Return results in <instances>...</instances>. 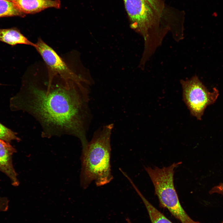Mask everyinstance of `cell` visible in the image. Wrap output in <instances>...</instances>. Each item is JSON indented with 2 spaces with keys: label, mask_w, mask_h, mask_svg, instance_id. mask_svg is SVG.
I'll use <instances>...</instances> for the list:
<instances>
[{
  "label": "cell",
  "mask_w": 223,
  "mask_h": 223,
  "mask_svg": "<svg viewBox=\"0 0 223 223\" xmlns=\"http://www.w3.org/2000/svg\"><path fill=\"white\" fill-rule=\"evenodd\" d=\"M8 0V1H13H13L14 0Z\"/></svg>",
  "instance_id": "obj_16"
},
{
  "label": "cell",
  "mask_w": 223,
  "mask_h": 223,
  "mask_svg": "<svg viewBox=\"0 0 223 223\" xmlns=\"http://www.w3.org/2000/svg\"><path fill=\"white\" fill-rule=\"evenodd\" d=\"M210 194L215 193L223 195V183L212 188L209 191Z\"/></svg>",
  "instance_id": "obj_14"
},
{
  "label": "cell",
  "mask_w": 223,
  "mask_h": 223,
  "mask_svg": "<svg viewBox=\"0 0 223 223\" xmlns=\"http://www.w3.org/2000/svg\"><path fill=\"white\" fill-rule=\"evenodd\" d=\"M0 41L11 46L24 44L34 47L35 46V44L29 41L19 30L14 28L0 29Z\"/></svg>",
  "instance_id": "obj_9"
},
{
  "label": "cell",
  "mask_w": 223,
  "mask_h": 223,
  "mask_svg": "<svg viewBox=\"0 0 223 223\" xmlns=\"http://www.w3.org/2000/svg\"><path fill=\"white\" fill-rule=\"evenodd\" d=\"M198 223H199L198 222Z\"/></svg>",
  "instance_id": "obj_17"
},
{
  "label": "cell",
  "mask_w": 223,
  "mask_h": 223,
  "mask_svg": "<svg viewBox=\"0 0 223 223\" xmlns=\"http://www.w3.org/2000/svg\"><path fill=\"white\" fill-rule=\"evenodd\" d=\"M17 134L0 123V139L10 143L13 140L20 141Z\"/></svg>",
  "instance_id": "obj_12"
},
{
  "label": "cell",
  "mask_w": 223,
  "mask_h": 223,
  "mask_svg": "<svg viewBox=\"0 0 223 223\" xmlns=\"http://www.w3.org/2000/svg\"></svg>",
  "instance_id": "obj_18"
},
{
  "label": "cell",
  "mask_w": 223,
  "mask_h": 223,
  "mask_svg": "<svg viewBox=\"0 0 223 223\" xmlns=\"http://www.w3.org/2000/svg\"><path fill=\"white\" fill-rule=\"evenodd\" d=\"M132 28L146 37L153 25L156 13L145 0H123Z\"/></svg>",
  "instance_id": "obj_6"
},
{
  "label": "cell",
  "mask_w": 223,
  "mask_h": 223,
  "mask_svg": "<svg viewBox=\"0 0 223 223\" xmlns=\"http://www.w3.org/2000/svg\"><path fill=\"white\" fill-rule=\"evenodd\" d=\"M34 47L50 70L55 74L59 75L64 81L89 85L91 84L90 81L72 71L56 52L41 38H39L35 44Z\"/></svg>",
  "instance_id": "obj_5"
},
{
  "label": "cell",
  "mask_w": 223,
  "mask_h": 223,
  "mask_svg": "<svg viewBox=\"0 0 223 223\" xmlns=\"http://www.w3.org/2000/svg\"><path fill=\"white\" fill-rule=\"evenodd\" d=\"M25 15L19 10L13 2L0 0V17L14 16L23 17Z\"/></svg>",
  "instance_id": "obj_11"
},
{
  "label": "cell",
  "mask_w": 223,
  "mask_h": 223,
  "mask_svg": "<svg viewBox=\"0 0 223 223\" xmlns=\"http://www.w3.org/2000/svg\"><path fill=\"white\" fill-rule=\"evenodd\" d=\"M114 124L102 126L95 131L90 142L82 149L80 184L86 189L94 181L97 186L109 183L113 179L110 159L111 138Z\"/></svg>",
  "instance_id": "obj_2"
},
{
  "label": "cell",
  "mask_w": 223,
  "mask_h": 223,
  "mask_svg": "<svg viewBox=\"0 0 223 223\" xmlns=\"http://www.w3.org/2000/svg\"><path fill=\"white\" fill-rule=\"evenodd\" d=\"M183 100L191 115L201 120L207 107L214 103L219 95L218 90L213 88L212 92L208 90L196 76L186 81L181 80Z\"/></svg>",
  "instance_id": "obj_4"
},
{
  "label": "cell",
  "mask_w": 223,
  "mask_h": 223,
  "mask_svg": "<svg viewBox=\"0 0 223 223\" xmlns=\"http://www.w3.org/2000/svg\"><path fill=\"white\" fill-rule=\"evenodd\" d=\"M16 152L10 143L0 139V171L9 177L12 186H15L20 184L12 162L13 155Z\"/></svg>",
  "instance_id": "obj_7"
},
{
  "label": "cell",
  "mask_w": 223,
  "mask_h": 223,
  "mask_svg": "<svg viewBox=\"0 0 223 223\" xmlns=\"http://www.w3.org/2000/svg\"><path fill=\"white\" fill-rule=\"evenodd\" d=\"M151 6L156 13L159 16L161 15V10L158 0H145Z\"/></svg>",
  "instance_id": "obj_13"
},
{
  "label": "cell",
  "mask_w": 223,
  "mask_h": 223,
  "mask_svg": "<svg viewBox=\"0 0 223 223\" xmlns=\"http://www.w3.org/2000/svg\"><path fill=\"white\" fill-rule=\"evenodd\" d=\"M13 2L25 15L35 14L48 8H59L60 7L59 0H14Z\"/></svg>",
  "instance_id": "obj_8"
},
{
  "label": "cell",
  "mask_w": 223,
  "mask_h": 223,
  "mask_svg": "<svg viewBox=\"0 0 223 223\" xmlns=\"http://www.w3.org/2000/svg\"><path fill=\"white\" fill-rule=\"evenodd\" d=\"M181 162L174 163L170 165L160 168L145 167L154 186L155 195L162 206L167 208L181 223H198L187 214L179 201L174 183L175 168Z\"/></svg>",
  "instance_id": "obj_3"
},
{
  "label": "cell",
  "mask_w": 223,
  "mask_h": 223,
  "mask_svg": "<svg viewBox=\"0 0 223 223\" xmlns=\"http://www.w3.org/2000/svg\"><path fill=\"white\" fill-rule=\"evenodd\" d=\"M90 92L89 85L74 82L49 84L45 88L29 85L10 99V107L34 116L42 126L45 136L71 134L84 144L88 142L86 134L92 119Z\"/></svg>",
  "instance_id": "obj_1"
},
{
  "label": "cell",
  "mask_w": 223,
  "mask_h": 223,
  "mask_svg": "<svg viewBox=\"0 0 223 223\" xmlns=\"http://www.w3.org/2000/svg\"><path fill=\"white\" fill-rule=\"evenodd\" d=\"M130 183L143 202L148 212L151 223H173L146 199L132 180H131Z\"/></svg>",
  "instance_id": "obj_10"
},
{
  "label": "cell",
  "mask_w": 223,
  "mask_h": 223,
  "mask_svg": "<svg viewBox=\"0 0 223 223\" xmlns=\"http://www.w3.org/2000/svg\"><path fill=\"white\" fill-rule=\"evenodd\" d=\"M126 220L127 221L128 223H132L129 218H127L126 219Z\"/></svg>",
  "instance_id": "obj_15"
}]
</instances>
